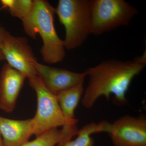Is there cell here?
<instances>
[{"mask_svg": "<svg viewBox=\"0 0 146 146\" xmlns=\"http://www.w3.org/2000/svg\"><path fill=\"white\" fill-rule=\"evenodd\" d=\"M145 65L136 60L111 59L88 68L85 72L89 82L81 99L82 105L90 109L100 97L104 96L109 100L112 94L116 105L127 104L126 93L130 84L143 70Z\"/></svg>", "mask_w": 146, "mask_h": 146, "instance_id": "cell-1", "label": "cell"}, {"mask_svg": "<svg viewBox=\"0 0 146 146\" xmlns=\"http://www.w3.org/2000/svg\"><path fill=\"white\" fill-rule=\"evenodd\" d=\"M55 8L48 1L33 0L30 12L22 20L24 31L30 37L41 36L43 45L40 49L45 63L56 64L64 60L66 55L64 42L58 35L54 24Z\"/></svg>", "mask_w": 146, "mask_h": 146, "instance_id": "cell-2", "label": "cell"}, {"mask_svg": "<svg viewBox=\"0 0 146 146\" xmlns=\"http://www.w3.org/2000/svg\"><path fill=\"white\" fill-rule=\"evenodd\" d=\"M55 14L65 28V49L81 46L90 35L91 0H59Z\"/></svg>", "mask_w": 146, "mask_h": 146, "instance_id": "cell-3", "label": "cell"}, {"mask_svg": "<svg viewBox=\"0 0 146 146\" xmlns=\"http://www.w3.org/2000/svg\"><path fill=\"white\" fill-rule=\"evenodd\" d=\"M138 12L124 0H91L90 34L99 36L127 26Z\"/></svg>", "mask_w": 146, "mask_h": 146, "instance_id": "cell-4", "label": "cell"}, {"mask_svg": "<svg viewBox=\"0 0 146 146\" xmlns=\"http://www.w3.org/2000/svg\"><path fill=\"white\" fill-rule=\"evenodd\" d=\"M28 80L37 98L36 114L33 118L34 135L36 137L52 129L66 125L56 96L46 88L38 76Z\"/></svg>", "mask_w": 146, "mask_h": 146, "instance_id": "cell-5", "label": "cell"}, {"mask_svg": "<svg viewBox=\"0 0 146 146\" xmlns=\"http://www.w3.org/2000/svg\"><path fill=\"white\" fill-rule=\"evenodd\" d=\"M1 48L9 66L28 79L37 76L34 64L37 60L26 37L13 36L6 31Z\"/></svg>", "mask_w": 146, "mask_h": 146, "instance_id": "cell-6", "label": "cell"}, {"mask_svg": "<svg viewBox=\"0 0 146 146\" xmlns=\"http://www.w3.org/2000/svg\"><path fill=\"white\" fill-rule=\"evenodd\" d=\"M115 146H146V118L127 115L112 123L110 133Z\"/></svg>", "mask_w": 146, "mask_h": 146, "instance_id": "cell-7", "label": "cell"}, {"mask_svg": "<svg viewBox=\"0 0 146 146\" xmlns=\"http://www.w3.org/2000/svg\"><path fill=\"white\" fill-rule=\"evenodd\" d=\"M34 68L36 74L46 88L56 96L62 91L72 88L84 82L85 72L77 73L50 67L35 62Z\"/></svg>", "mask_w": 146, "mask_h": 146, "instance_id": "cell-8", "label": "cell"}, {"mask_svg": "<svg viewBox=\"0 0 146 146\" xmlns=\"http://www.w3.org/2000/svg\"><path fill=\"white\" fill-rule=\"evenodd\" d=\"M84 82L62 91L56 95L58 104L66 121V125L60 129L61 140L57 146H63L77 135L78 120L76 119L75 110L81 100L84 92Z\"/></svg>", "mask_w": 146, "mask_h": 146, "instance_id": "cell-9", "label": "cell"}, {"mask_svg": "<svg viewBox=\"0 0 146 146\" xmlns=\"http://www.w3.org/2000/svg\"><path fill=\"white\" fill-rule=\"evenodd\" d=\"M26 77L7 63L0 74V109L7 113L16 107L20 91Z\"/></svg>", "mask_w": 146, "mask_h": 146, "instance_id": "cell-10", "label": "cell"}, {"mask_svg": "<svg viewBox=\"0 0 146 146\" xmlns=\"http://www.w3.org/2000/svg\"><path fill=\"white\" fill-rule=\"evenodd\" d=\"M0 133L4 146L22 145L34 135L33 118L18 120L0 116Z\"/></svg>", "mask_w": 146, "mask_h": 146, "instance_id": "cell-11", "label": "cell"}, {"mask_svg": "<svg viewBox=\"0 0 146 146\" xmlns=\"http://www.w3.org/2000/svg\"><path fill=\"white\" fill-rule=\"evenodd\" d=\"M111 123L106 121L99 123L92 122L84 126L78 130L77 137L74 141H69L63 146H94V139L91 134L97 132H105L109 133Z\"/></svg>", "mask_w": 146, "mask_h": 146, "instance_id": "cell-12", "label": "cell"}, {"mask_svg": "<svg viewBox=\"0 0 146 146\" xmlns=\"http://www.w3.org/2000/svg\"><path fill=\"white\" fill-rule=\"evenodd\" d=\"M33 0H0L3 9H6L11 16L23 20L29 13Z\"/></svg>", "mask_w": 146, "mask_h": 146, "instance_id": "cell-13", "label": "cell"}, {"mask_svg": "<svg viewBox=\"0 0 146 146\" xmlns=\"http://www.w3.org/2000/svg\"><path fill=\"white\" fill-rule=\"evenodd\" d=\"M61 133L58 128L52 129L21 146H54L61 140Z\"/></svg>", "mask_w": 146, "mask_h": 146, "instance_id": "cell-14", "label": "cell"}, {"mask_svg": "<svg viewBox=\"0 0 146 146\" xmlns=\"http://www.w3.org/2000/svg\"><path fill=\"white\" fill-rule=\"evenodd\" d=\"M6 30L0 25V61L5 60L2 50L1 46Z\"/></svg>", "mask_w": 146, "mask_h": 146, "instance_id": "cell-15", "label": "cell"}, {"mask_svg": "<svg viewBox=\"0 0 146 146\" xmlns=\"http://www.w3.org/2000/svg\"><path fill=\"white\" fill-rule=\"evenodd\" d=\"M0 146H4L2 137L1 135V133H0Z\"/></svg>", "mask_w": 146, "mask_h": 146, "instance_id": "cell-16", "label": "cell"}]
</instances>
